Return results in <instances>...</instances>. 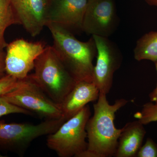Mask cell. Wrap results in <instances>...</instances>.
<instances>
[{"label": "cell", "instance_id": "1", "mask_svg": "<svg viewBox=\"0 0 157 157\" xmlns=\"http://www.w3.org/2000/svg\"><path fill=\"white\" fill-rule=\"evenodd\" d=\"M106 95L100 93L98 102L94 104V115L89 119L86 127L87 149L80 157H110L115 154L123 130V128L118 129L114 125L115 113L128 101L118 99L111 105Z\"/></svg>", "mask_w": 157, "mask_h": 157}, {"label": "cell", "instance_id": "2", "mask_svg": "<svg viewBox=\"0 0 157 157\" xmlns=\"http://www.w3.org/2000/svg\"><path fill=\"white\" fill-rule=\"evenodd\" d=\"M45 26L53 38L52 47L67 70L76 82H93L97 50L93 37L87 42L79 41L69 30L48 22Z\"/></svg>", "mask_w": 157, "mask_h": 157}, {"label": "cell", "instance_id": "3", "mask_svg": "<svg viewBox=\"0 0 157 157\" xmlns=\"http://www.w3.org/2000/svg\"><path fill=\"white\" fill-rule=\"evenodd\" d=\"M30 76L34 82L54 102L60 105L76 81L68 72L52 46L45 47L34 64Z\"/></svg>", "mask_w": 157, "mask_h": 157}, {"label": "cell", "instance_id": "4", "mask_svg": "<svg viewBox=\"0 0 157 157\" xmlns=\"http://www.w3.org/2000/svg\"><path fill=\"white\" fill-rule=\"evenodd\" d=\"M88 105L48 135L46 144L59 157H80L87 150L86 124L90 117Z\"/></svg>", "mask_w": 157, "mask_h": 157}, {"label": "cell", "instance_id": "5", "mask_svg": "<svg viewBox=\"0 0 157 157\" xmlns=\"http://www.w3.org/2000/svg\"><path fill=\"white\" fill-rule=\"evenodd\" d=\"M65 122L63 118L45 120L37 124L0 120V151L23 155L34 140L52 134Z\"/></svg>", "mask_w": 157, "mask_h": 157}, {"label": "cell", "instance_id": "6", "mask_svg": "<svg viewBox=\"0 0 157 157\" xmlns=\"http://www.w3.org/2000/svg\"><path fill=\"white\" fill-rule=\"evenodd\" d=\"M1 96L11 104L45 120L63 118L60 105L52 101L42 90L30 75L20 79L16 88Z\"/></svg>", "mask_w": 157, "mask_h": 157}, {"label": "cell", "instance_id": "7", "mask_svg": "<svg viewBox=\"0 0 157 157\" xmlns=\"http://www.w3.org/2000/svg\"><path fill=\"white\" fill-rule=\"evenodd\" d=\"M97 50L93 82L100 93L107 94L112 87L114 73L119 68L122 56L119 51L108 38L92 36Z\"/></svg>", "mask_w": 157, "mask_h": 157}, {"label": "cell", "instance_id": "8", "mask_svg": "<svg viewBox=\"0 0 157 157\" xmlns=\"http://www.w3.org/2000/svg\"><path fill=\"white\" fill-rule=\"evenodd\" d=\"M45 47L42 42H29L22 39L8 44L5 59L6 74L17 79L25 78Z\"/></svg>", "mask_w": 157, "mask_h": 157}, {"label": "cell", "instance_id": "9", "mask_svg": "<svg viewBox=\"0 0 157 157\" xmlns=\"http://www.w3.org/2000/svg\"><path fill=\"white\" fill-rule=\"evenodd\" d=\"M117 23L113 0H88L82 29L92 36L108 38Z\"/></svg>", "mask_w": 157, "mask_h": 157}, {"label": "cell", "instance_id": "10", "mask_svg": "<svg viewBox=\"0 0 157 157\" xmlns=\"http://www.w3.org/2000/svg\"><path fill=\"white\" fill-rule=\"evenodd\" d=\"M50 0H10L17 20L32 36L41 33L47 23Z\"/></svg>", "mask_w": 157, "mask_h": 157}, {"label": "cell", "instance_id": "11", "mask_svg": "<svg viewBox=\"0 0 157 157\" xmlns=\"http://www.w3.org/2000/svg\"><path fill=\"white\" fill-rule=\"evenodd\" d=\"M87 2L88 0H50L47 23L55 24L68 30L81 29Z\"/></svg>", "mask_w": 157, "mask_h": 157}, {"label": "cell", "instance_id": "12", "mask_svg": "<svg viewBox=\"0 0 157 157\" xmlns=\"http://www.w3.org/2000/svg\"><path fill=\"white\" fill-rule=\"evenodd\" d=\"M100 91L93 82H76L72 90L60 104L65 121L76 115L90 102L98 100Z\"/></svg>", "mask_w": 157, "mask_h": 157}, {"label": "cell", "instance_id": "13", "mask_svg": "<svg viewBox=\"0 0 157 157\" xmlns=\"http://www.w3.org/2000/svg\"><path fill=\"white\" fill-rule=\"evenodd\" d=\"M146 133L144 125L138 120L127 124L119 138L117 148L113 156H136L142 146Z\"/></svg>", "mask_w": 157, "mask_h": 157}, {"label": "cell", "instance_id": "14", "mask_svg": "<svg viewBox=\"0 0 157 157\" xmlns=\"http://www.w3.org/2000/svg\"><path fill=\"white\" fill-rule=\"evenodd\" d=\"M134 57L136 60H148L157 61V31L145 34L138 39L134 49Z\"/></svg>", "mask_w": 157, "mask_h": 157}, {"label": "cell", "instance_id": "15", "mask_svg": "<svg viewBox=\"0 0 157 157\" xmlns=\"http://www.w3.org/2000/svg\"><path fill=\"white\" fill-rule=\"evenodd\" d=\"M14 24H17V22L10 0H0V51L4 50L8 45L5 38L6 29Z\"/></svg>", "mask_w": 157, "mask_h": 157}, {"label": "cell", "instance_id": "16", "mask_svg": "<svg viewBox=\"0 0 157 157\" xmlns=\"http://www.w3.org/2000/svg\"><path fill=\"white\" fill-rule=\"evenodd\" d=\"M134 117L143 125L157 121V104L151 102L146 103L140 111L135 113Z\"/></svg>", "mask_w": 157, "mask_h": 157}, {"label": "cell", "instance_id": "17", "mask_svg": "<svg viewBox=\"0 0 157 157\" xmlns=\"http://www.w3.org/2000/svg\"><path fill=\"white\" fill-rule=\"evenodd\" d=\"M13 113L33 115V113L10 103L2 96H0V118L3 116Z\"/></svg>", "mask_w": 157, "mask_h": 157}, {"label": "cell", "instance_id": "18", "mask_svg": "<svg viewBox=\"0 0 157 157\" xmlns=\"http://www.w3.org/2000/svg\"><path fill=\"white\" fill-rule=\"evenodd\" d=\"M20 79L6 74L0 78V96L13 90L18 86Z\"/></svg>", "mask_w": 157, "mask_h": 157}, {"label": "cell", "instance_id": "19", "mask_svg": "<svg viewBox=\"0 0 157 157\" xmlns=\"http://www.w3.org/2000/svg\"><path fill=\"white\" fill-rule=\"evenodd\" d=\"M137 157H157V145L151 138H148L137 152Z\"/></svg>", "mask_w": 157, "mask_h": 157}, {"label": "cell", "instance_id": "20", "mask_svg": "<svg viewBox=\"0 0 157 157\" xmlns=\"http://www.w3.org/2000/svg\"><path fill=\"white\" fill-rule=\"evenodd\" d=\"M6 52L0 51V78L6 75Z\"/></svg>", "mask_w": 157, "mask_h": 157}, {"label": "cell", "instance_id": "21", "mask_svg": "<svg viewBox=\"0 0 157 157\" xmlns=\"http://www.w3.org/2000/svg\"><path fill=\"white\" fill-rule=\"evenodd\" d=\"M155 65L157 72V61L155 62ZM149 96L151 102L157 104V85L156 87L150 94Z\"/></svg>", "mask_w": 157, "mask_h": 157}, {"label": "cell", "instance_id": "22", "mask_svg": "<svg viewBox=\"0 0 157 157\" xmlns=\"http://www.w3.org/2000/svg\"><path fill=\"white\" fill-rule=\"evenodd\" d=\"M149 5L157 6V0H153Z\"/></svg>", "mask_w": 157, "mask_h": 157}, {"label": "cell", "instance_id": "23", "mask_svg": "<svg viewBox=\"0 0 157 157\" xmlns=\"http://www.w3.org/2000/svg\"><path fill=\"white\" fill-rule=\"evenodd\" d=\"M144 1H146L148 3V4H150L153 0H144Z\"/></svg>", "mask_w": 157, "mask_h": 157}]
</instances>
